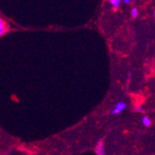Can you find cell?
I'll list each match as a JSON object with an SVG mask.
<instances>
[{"mask_svg": "<svg viewBox=\"0 0 155 155\" xmlns=\"http://www.w3.org/2000/svg\"><path fill=\"white\" fill-rule=\"evenodd\" d=\"M153 16H154V18H155V9H154V11H153Z\"/></svg>", "mask_w": 155, "mask_h": 155, "instance_id": "cell-9", "label": "cell"}, {"mask_svg": "<svg viewBox=\"0 0 155 155\" xmlns=\"http://www.w3.org/2000/svg\"><path fill=\"white\" fill-rule=\"evenodd\" d=\"M123 3H125V4H129V3H130V1H129V0H124Z\"/></svg>", "mask_w": 155, "mask_h": 155, "instance_id": "cell-8", "label": "cell"}, {"mask_svg": "<svg viewBox=\"0 0 155 155\" xmlns=\"http://www.w3.org/2000/svg\"><path fill=\"white\" fill-rule=\"evenodd\" d=\"M110 4L112 7V9L117 10L120 8V6L122 4V1H121V0H110Z\"/></svg>", "mask_w": 155, "mask_h": 155, "instance_id": "cell-5", "label": "cell"}, {"mask_svg": "<svg viewBox=\"0 0 155 155\" xmlns=\"http://www.w3.org/2000/svg\"><path fill=\"white\" fill-rule=\"evenodd\" d=\"M94 152L96 155H107V150L104 140H99L95 147H94Z\"/></svg>", "mask_w": 155, "mask_h": 155, "instance_id": "cell-2", "label": "cell"}, {"mask_svg": "<svg viewBox=\"0 0 155 155\" xmlns=\"http://www.w3.org/2000/svg\"><path fill=\"white\" fill-rule=\"evenodd\" d=\"M141 122L145 127H150L152 125V120L148 115H144L141 118Z\"/></svg>", "mask_w": 155, "mask_h": 155, "instance_id": "cell-4", "label": "cell"}, {"mask_svg": "<svg viewBox=\"0 0 155 155\" xmlns=\"http://www.w3.org/2000/svg\"><path fill=\"white\" fill-rule=\"evenodd\" d=\"M9 29V27H8V24L5 22V20L3 18L0 17V37L3 36Z\"/></svg>", "mask_w": 155, "mask_h": 155, "instance_id": "cell-3", "label": "cell"}, {"mask_svg": "<svg viewBox=\"0 0 155 155\" xmlns=\"http://www.w3.org/2000/svg\"><path fill=\"white\" fill-rule=\"evenodd\" d=\"M130 16H131V18H133V19H135V18H137L139 16V10H138V8L133 7L132 9L130 10Z\"/></svg>", "mask_w": 155, "mask_h": 155, "instance_id": "cell-6", "label": "cell"}, {"mask_svg": "<svg viewBox=\"0 0 155 155\" xmlns=\"http://www.w3.org/2000/svg\"><path fill=\"white\" fill-rule=\"evenodd\" d=\"M128 104L125 101H118L114 104V106L111 109V114H120L127 109Z\"/></svg>", "mask_w": 155, "mask_h": 155, "instance_id": "cell-1", "label": "cell"}, {"mask_svg": "<svg viewBox=\"0 0 155 155\" xmlns=\"http://www.w3.org/2000/svg\"><path fill=\"white\" fill-rule=\"evenodd\" d=\"M136 110H137L138 112H141V111H142V107H141V106H140V107L138 106V107L136 108Z\"/></svg>", "mask_w": 155, "mask_h": 155, "instance_id": "cell-7", "label": "cell"}]
</instances>
